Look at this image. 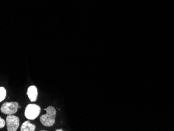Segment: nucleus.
<instances>
[{
    "mask_svg": "<svg viewBox=\"0 0 174 131\" xmlns=\"http://www.w3.org/2000/svg\"><path fill=\"white\" fill-rule=\"evenodd\" d=\"M47 113L40 117V122L45 126H52L54 124L56 117V109L52 106H49L46 109Z\"/></svg>",
    "mask_w": 174,
    "mask_h": 131,
    "instance_id": "1",
    "label": "nucleus"
},
{
    "mask_svg": "<svg viewBox=\"0 0 174 131\" xmlns=\"http://www.w3.org/2000/svg\"><path fill=\"white\" fill-rule=\"evenodd\" d=\"M41 108L36 104H29L26 108L25 116L28 120H35L40 115Z\"/></svg>",
    "mask_w": 174,
    "mask_h": 131,
    "instance_id": "2",
    "label": "nucleus"
},
{
    "mask_svg": "<svg viewBox=\"0 0 174 131\" xmlns=\"http://www.w3.org/2000/svg\"><path fill=\"white\" fill-rule=\"evenodd\" d=\"M18 108L19 104L17 102H6L1 106V111L5 115H13L16 113Z\"/></svg>",
    "mask_w": 174,
    "mask_h": 131,
    "instance_id": "3",
    "label": "nucleus"
},
{
    "mask_svg": "<svg viewBox=\"0 0 174 131\" xmlns=\"http://www.w3.org/2000/svg\"><path fill=\"white\" fill-rule=\"evenodd\" d=\"M6 122L8 131H16L19 126V119L18 117L13 115H7Z\"/></svg>",
    "mask_w": 174,
    "mask_h": 131,
    "instance_id": "4",
    "label": "nucleus"
},
{
    "mask_svg": "<svg viewBox=\"0 0 174 131\" xmlns=\"http://www.w3.org/2000/svg\"><path fill=\"white\" fill-rule=\"evenodd\" d=\"M27 95L31 102L36 101L38 97V89L36 86L33 85L29 87L27 89Z\"/></svg>",
    "mask_w": 174,
    "mask_h": 131,
    "instance_id": "5",
    "label": "nucleus"
},
{
    "mask_svg": "<svg viewBox=\"0 0 174 131\" xmlns=\"http://www.w3.org/2000/svg\"><path fill=\"white\" fill-rule=\"evenodd\" d=\"M36 129V126L31 124L29 121L24 122L20 127L21 131H34Z\"/></svg>",
    "mask_w": 174,
    "mask_h": 131,
    "instance_id": "6",
    "label": "nucleus"
},
{
    "mask_svg": "<svg viewBox=\"0 0 174 131\" xmlns=\"http://www.w3.org/2000/svg\"><path fill=\"white\" fill-rule=\"evenodd\" d=\"M6 96V90L5 88L0 87V102H2L5 98Z\"/></svg>",
    "mask_w": 174,
    "mask_h": 131,
    "instance_id": "7",
    "label": "nucleus"
},
{
    "mask_svg": "<svg viewBox=\"0 0 174 131\" xmlns=\"http://www.w3.org/2000/svg\"><path fill=\"white\" fill-rule=\"evenodd\" d=\"M6 123V122L5 121V120L3 119L2 118H0V128L1 129H2V128H3L5 126Z\"/></svg>",
    "mask_w": 174,
    "mask_h": 131,
    "instance_id": "8",
    "label": "nucleus"
},
{
    "mask_svg": "<svg viewBox=\"0 0 174 131\" xmlns=\"http://www.w3.org/2000/svg\"><path fill=\"white\" fill-rule=\"evenodd\" d=\"M55 131H63V129H56V130H55Z\"/></svg>",
    "mask_w": 174,
    "mask_h": 131,
    "instance_id": "9",
    "label": "nucleus"
}]
</instances>
